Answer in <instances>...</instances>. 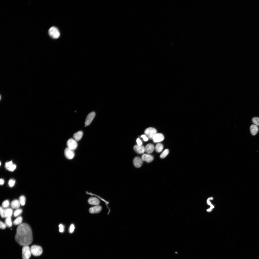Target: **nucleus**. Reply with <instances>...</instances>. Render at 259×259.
<instances>
[{"label": "nucleus", "mask_w": 259, "mask_h": 259, "mask_svg": "<svg viewBox=\"0 0 259 259\" xmlns=\"http://www.w3.org/2000/svg\"><path fill=\"white\" fill-rule=\"evenodd\" d=\"M16 241L20 245L29 246L33 241L32 233L30 226L26 223L19 225L15 236Z\"/></svg>", "instance_id": "f257e3e1"}, {"label": "nucleus", "mask_w": 259, "mask_h": 259, "mask_svg": "<svg viewBox=\"0 0 259 259\" xmlns=\"http://www.w3.org/2000/svg\"><path fill=\"white\" fill-rule=\"evenodd\" d=\"M49 33L50 36L54 39H57L60 36V32L56 27H51L49 30Z\"/></svg>", "instance_id": "20e7f679"}, {"label": "nucleus", "mask_w": 259, "mask_h": 259, "mask_svg": "<svg viewBox=\"0 0 259 259\" xmlns=\"http://www.w3.org/2000/svg\"><path fill=\"white\" fill-rule=\"evenodd\" d=\"M164 139V136L161 133H156L154 136L152 138L153 141L155 143L162 141Z\"/></svg>", "instance_id": "9d476101"}, {"label": "nucleus", "mask_w": 259, "mask_h": 259, "mask_svg": "<svg viewBox=\"0 0 259 259\" xmlns=\"http://www.w3.org/2000/svg\"><path fill=\"white\" fill-rule=\"evenodd\" d=\"M207 202L208 205H211V204L209 200H207Z\"/></svg>", "instance_id": "4c0bfd02"}, {"label": "nucleus", "mask_w": 259, "mask_h": 259, "mask_svg": "<svg viewBox=\"0 0 259 259\" xmlns=\"http://www.w3.org/2000/svg\"><path fill=\"white\" fill-rule=\"evenodd\" d=\"M210 208L213 209L214 208V206L212 205H210Z\"/></svg>", "instance_id": "ea45409f"}, {"label": "nucleus", "mask_w": 259, "mask_h": 259, "mask_svg": "<svg viewBox=\"0 0 259 259\" xmlns=\"http://www.w3.org/2000/svg\"><path fill=\"white\" fill-rule=\"evenodd\" d=\"M136 141L138 145L139 146H142V141L139 138H138L137 140Z\"/></svg>", "instance_id": "c9c22d12"}, {"label": "nucleus", "mask_w": 259, "mask_h": 259, "mask_svg": "<svg viewBox=\"0 0 259 259\" xmlns=\"http://www.w3.org/2000/svg\"><path fill=\"white\" fill-rule=\"evenodd\" d=\"M175 253H177V252H175Z\"/></svg>", "instance_id": "79ce46f5"}, {"label": "nucleus", "mask_w": 259, "mask_h": 259, "mask_svg": "<svg viewBox=\"0 0 259 259\" xmlns=\"http://www.w3.org/2000/svg\"><path fill=\"white\" fill-rule=\"evenodd\" d=\"M5 218L11 217L13 214V211L11 208L7 209L5 210Z\"/></svg>", "instance_id": "6ab92c4d"}, {"label": "nucleus", "mask_w": 259, "mask_h": 259, "mask_svg": "<svg viewBox=\"0 0 259 259\" xmlns=\"http://www.w3.org/2000/svg\"><path fill=\"white\" fill-rule=\"evenodd\" d=\"M13 165L12 162L11 161L6 162L5 163V167L7 169H8V168Z\"/></svg>", "instance_id": "c756f323"}, {"label": "nucleus", "mask_w": 259, "mask_h": 259, "mask_svg": "<svg viewBox=\"0 0 259 259\" xmlns=\"http://www.w3.org/2000/svg\"><path fill=\"white\" fill-rule=\"evenodd\" d=\"M67 145L68 148L74 151L77 149L78 145L75 139L71 138L68 141Z\"/></svg>", "instance_id": "39448f33"}, {"label": "nucleus", "mask_w": 259, "mask_h": 259, "mask_svg": "<svg viewBox=\"0 0 259 259\" xmlns=\"http://www.w3.org/2000/svg\"><path fill=\"white\" fill-rule=\"evenodd\" d=\"M143 161L142 159L140 157H136L134 158L133 160L134 164L136 167L139 168L142 166L143 163Z\"/></svg>", "instance_id": "1a4fd4ad"}, {"label": "nucleus", "mask_w": 259, "mask_h": 259, "mask_svg": "<svg viewBox=\"0 0 259 259\" xmlns=\"http://www.w3.org/2000/svg\"><path fill=\"white\" fill-rule=\"evenodd\" d=\"M212 210V209L210 208L207 210V211L208 212H210Z\"/></svg>", "instance_id": "58836bf2"}, {"label": "nucleus", "mask_w": 259, "mask_h": 259, "mask_svg": "<svg viewBox=\"0 0 259 259\" xmlns=\"http://www.w3.org/2000/svg\"><path fill=\"white\" fill-rule=\"evenodd\" d=\"M16 165L13 164L8 168V170L10 171H13L16 169Z\"/></svg>", "instance_id": "2f4dec72"}, {"label": "nucleus", "mask_w": 259, "mask_h": 259, "mask_svg": "<svg viewBox=\"0 0 259 259\" xmlns=\"http://www.w3.org/2000/svg\"><path fill=\"white\" fill-rule=\"evenodd\" d=\"M142 159L143 161L149 163L153 160L154 158L153 156L151 155L144 154L142 156Z\"/></svg>", "instance_id": "4468645a"}, {"label": "nucleus", "mask_w": 259, "mask_h": 259, "mask_svg": "<svg viewBox=\"0 0 259 259\" xmlns=\"http://www.w3.org/2000/svg\"><path fill=\"white\" fill-rule=\"evenodd\" d=\"M22 220L23 218L22 217H18L14 221L13 224L16 225H19L21 224Z\"/></svg>", "instance_id": "aec40b11"}, {"label": "nucleus", "mask_w": 259, "mask_h": 259, "mask_svg": "<svg viewBox=\"0 0 259 259\" xmlns=\"http://www.w3.org/2000/svg\"><path fill=\"white\" fill-rule=\"evenodd\" d=\"M134 149L135 151L139 154H143L145 151V147L142 146L135 145L134 146Z\"/></svg>", "instance_id": "9b49d317"}, {"label": "nucleus", "mask_w": 259, "mask_h": 259, "mask_svg": "<svg viewBox=\"0 0 259 259\" xmlns=\"http://www.w3.org/2000/svg\"><path fill=\"white\" fill-rule=\"evenodd\" d=\"M163 145L161 143H158L156 145L155 149L156 151L158 152H161L163 149Z\"/></svg>", "instance_id": "412c9836"}, {"label": "nucleus", "mask_w": 259, "mask_h": 259, "mask_svg": "<svg viewBox=\"0 0 259 259\" xmlns=\"http://www.w3.org/2000/svg\"><path fill=\"white\" fill-rule=\"evenodd\" d=\"M59 231L60 232H63L64 230V227L62 224H60L59 226Z\"/></svg>", "instance_id": "72a5a7b5"}, {"label": "nucleus", "mask_w": 259, "mask_h": 259, "mask_svg": "<svg viewBox=\"0 0 259 259\" xmlns=\"http://www.w3.org/2000/svg\"><path fill=\"white\" fill-rule=\"evenodd\" d=\"M95 115V113L94 112H92L88 114L85 120V126H88L90 124L94 118Z\"/></svg>", "instance_id": "6e6552de"}, {"label": "nucleus", "mask_w": 259, "mask_h": 259, "mask_svg": "<svg viewBox=\"0 0 259 259\" xmlns=\"http://www.w3.org/2000/svg\"><path fill=\"white\" fill-rule=\"evenodd\" d=\"M75 229L74 225L73 224L71 225L69 229V232L70 233H72L74 231Z\"/></svg>", "instance_id": "473e14b6"}, {"label": "nucleus", "mask_w": 259, "mask_h": 259, "mask_svg": "<svg viewBox=\"0 0 259 259\" xmlns=\"http://www.w3.org/2000/svg\"><path fill=\"white\" fill-rule=\"evenodd\" d=\"M154 149V146L153 144H149L145 147V151L148 153L151 154L153 152Z\"/></svg>", "instance_id": "dca6fc26"}, {"label": "nucleus", "mask_w": 259, "mask_h": 259, "mask_svg": "<svg viewBox=\"0 0 259 259\" xmlns=\"http://www.w3.org/2000/svg\"><path fill=\"white\" fill-rule=\"evenodd\" d=\"M102 210V207L101 206L96 205L90 208L89 211L92 214L98 213L100 212Z\"/></svg>", "instance_id": "f8f14e48"}, {"label": "nucleus", "mask_w": 259, "mask_h": 259, "mask_svg": "<svg viewBox=\"0 0 259 259\" xmlns=\"http://www.w3.org/2000/svg\"><path fill=\"white\" fill-rule=\"evenodd\" d=\"M141 137L143 139V140L145 141H147L148 140V138L145 135H141Z\"/></svg>", "instance_id": "f704fd0d"}, {"label": "nucleus", "mask_w": 259, "mask_h": 259, "mask_svg": "<svg viewBox=\"0 0 259 259\" xmlns=\"http://www.w3.org/2000/svg\"><path fill=\"white\" fill-rule=\"evenodd\" d=\"M10 205V203L9 201L7 200L5 201L3 203L2 205V207L3 208H6L8 207Z\"/></svg>", "instance_id": "a878e982"}, {"label": "nucleus", "mask_w": 259, "mask_h": 259, "mask_svg": "<svg viewBox=\"0 0 259 259\" xmlns=\"http://www.w3.org/2000/svg\"><path fill=\"white\" fill-rule=\"evenodd\" d=\"M22 258L23 259H29L32 253L31 248L29 246H23L22 249Z\"/></svg>", "instance_id": "7ed1b4c3"}, {"label": "nucleus", "mask_w": 259, "mask_h": 259, "mask_svg": "<svg viewBox=\"0 0 259 259\" xmlns=\"http://www.w3.org/2000/svg\"><path fill=\"white\" fill-rule=\"evenodd\" d=\"M7 226L5 223H4L1 221L0 222V227L1 229H4Z\"/></svg>", "instance_id": "7c9ffc66"}, {"label": "nucleus", "mask_w": 259, "mask_h": 259, "mask_svg": "<svg viewBox=\"0 0 259 259\" xmlns=\"http://www.w3.org/2000/svg\"><path fill=\"white\" fill-rule=\"evenodd\" d=\"M253 122L255 125H257L259 126V118L258 117H254L252 120Z\"/></svg>", "instance_id": "bb28decb"}, {"label": "nucleus", "mask_w": 259, "mask_h": 259, "mask_svg": "<svg viewBox=\"0 0 259 259\" xmlns=\"http://www.w3.org/2000/svg\"><path fill=\"white\" fill-rule=\"evenodd\" d=\"M19 200L21 205L23 206L25 205L26 202V199L24 196H21L19 198Z\"/></svg>", "instance_id": "5701e85b"}, {"label": "nucleus", "mask_w": 259, "mask_h": 259, "mask_svg": "<svg viewBox=\"0 0 259 259\" xmlns=\"http://www.w3.org/2000/svg\"><path fill=\"white\" fill-rule=\"evenodd\" d=\"M250 130L251 134L253 136L256 135L259 131V128L257 125L252 124L250 126Z\"/></svg>", "instance_id": "2eb2a0df"}, {"label": "nucleus", "mask_w": 259, "mask_h": 259, "mask_svg": "<svg viewBox=\"0 0 259 259\" xmlns=\"http://www.w3.org/2000/svg\"><path fill=\"white\" fill-rule=\"evenodd\" d=\"M5 210L3 209V208L1 207L0 209V213L1 216L2 218H5Z\"/></svg>", "instance_id": "cd10ccee"}, {"label": "nucleus", "mask_w": 259, "mask_h": 259, "mask_svg": "<svg viewBox=\"0 0 259 259\" xmlns=\"http://www.w3.org/2000/svg\"><path fill=\"white\" fill-rule=\"evenodd\" d=\"M213 200V198H209L208 199V200Z\"/></svg>", "instance_id": "a19ab883"}, {"label": "nucleus", "mask_w": 259, "mask_h": 259, "mask_svg": "<svg viewBox=\"0 0 259 259\" xmlns=\"http://www.w3.org/2000/svg\"><path fill=\"white\" fill-rule=\"evenodd\" d=\"M64 154L67 159L70 160L73 159L75 156V153L74 151L68 147L65 150Z\"/></svg>", "instance_id": "0eeeda50"}, {"label": "nucleus", "mask_w": 259, "mask_h": 259, "mask_svg": "<svg viewBox=\"0 0 259 259\" xmlns=\"http://www.w3.org/2000/svg\"><path fill=\"white\" fill-rule=\"evenodd\" d=\"M5 223L8 227H11L12 225V222L11 218H6L5 221Z\"/></svg>", "instance_id": "4be33fe9"}, {"label": "nucleus", "mask_w": 259, "mask_h": 259, "mask_svg": "<svg viewBox=\"0 0 259 259\" xmlns=\"http://www.w3.org/2000/svg\"><path fill=\"white\" fill-rule=\"evenodd\" d=\"M169 153V151L167 149L165 150L160 156V157L161 158H164L165 157L168 155Z\"/></svg>", "instance_id": "393cba45"}, {"label": "nucleus", "mask_w": 259, "mask_h": 259, "mask_svg": "<svg viewBox=\"0 0 259 259\" xmlns=\"http://www.w3.org/2000/svg\"><path fill=\"white\" fill-rule=\"evenodd\" d=\"M30 248L32 254L35 256H39L43 253L42 248L40 246L33 245Z\"/></svg>", "instance_id": "f03ea898"}, {"label": "nucleus", "mask_w": 259, "mask_h": 259, "mask_svg": "<svg viewBox=\"0 0 259 259\" xmlns=\"http://www.w3.org/2000/svg\"><path fill=\"white\" fill-rule=\"evenodd\" d=\"M15 183V181L14 179H10L9 182V185L11 187H13Z\"/></svg>", "instance_id": "c85d7f7f"}, {"label": "nucleus", "mask_w": 259, "mask_h": 259, "mask_svg": "<svg viewBox=\"0 0 259 259\" xmlns=\"http://www.w3.org/2000/svg\"><path fill=\"white\" fill-rule=\"evenodd\" d=\"M145 133L149 138L152 139L154 136L156 134L157 131L154 128L149 127L146 130Z\"/></svg>", "instance_id": "423d86ee"}, {"label": "nucleus", "mask_w": 259, "mask_h": 259, "mask_svg": "<svg viewBox=\"0 0 259 259\" xmlns=\"http://www.w3.org/2000/svg\"><path fill=\"white\" fill-rule=\"evenodd\" d=\"M11 207L14 209H19L21 205L19 200H15L12 201L11 204Z\"/></svg>", "instance_id": "f3484780"}, {"label": "nucleus", "mask_w": 259, "mask_h": 259, "mask_svg": "<svg viewBox=\"0 0 259 259\" xmlns=\"http://www.w3.org/2000/svg\"><path fill=\"white\" fill-rule=\"evenodd\" d=\"M4 179H1L0 180V183L1 185H3L4 184Z\"/></svg>", "instance_id": "e433bc0d"}, {"label": "nucleus", "mask_w": 259, "mask_h": 259, "mask_svg": "<svg viewBox=\"0 0 259 259\" xmlns=\"http://www.w3.org/2000/svg\"><path fill=\"white\" fill-rule=\"evenodd\" d=\"M88 202L89 204L93 205H98L100 203L99 200L97 198L94 197L90 198Z\"/></svg>", "instance_id": "ddd939ff"}, {"label": "nucleus", "mask_w": 259, "mask_h": 259, "mask_svg": "<svg viewBox=\"0 0 259 259\" xmlns=\"http://www.w3.org/2000/svg\"><path fill=\"white\" fill-rule=\"evenodd\" d=\"M83 135V133L81 131H79L75 133L73 135V137L77 141L80 140L82 138Z\"/></svg>", "instance_id": "a211bd4d"}, {"label": "nucleus", "mask_w": 259, "mask_h": 259, "mask_svg": "<svg viewBox=\"0 0 259 259\" xmlns=\"http://www.w3.org/2000/svg\"><path fill=\"white\" fill-rule=\"evenodd\" d=\"M22 212V209H16L14 212V216L15 217H17L21 215Z\"/></svg>", "instance_id": "b1692460"}]
</instances>
